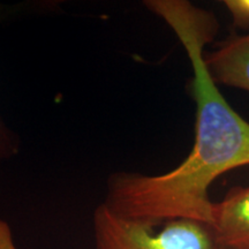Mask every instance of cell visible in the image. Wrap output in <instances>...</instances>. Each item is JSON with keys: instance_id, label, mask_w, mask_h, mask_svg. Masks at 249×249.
I'll list each match as a JSON object with an SVG mask.
<instances>
[{"instance_id": "obj_3", "label": "cell", "mask_w": 249, "mask_h": 249, "mask_svg": "<svg viewBox=\"0 0 249 249\" xmlns=\"http://www.w3.org/2000/svg\"><path fill=\"white\" fill-rule=\"evenodd\" d=\"M211 227L222 247L249 249V186L233 187L214 203Z\"/></svg>"}, {"instance_id": "obj_4", "label": "cell", "mask_w": 249, "mask_h": 249, "mask_svg": "<svg viewBox=\"0 0 249 249\" xmlns=\"http://www.w3.org/2000/svg\"><path fill=\"white\" fill-rule=\"evenodd\" d=\"M205 64L217 85L249 92V34L223 40L205 55Z\"/></svg>"}, {"instance_id": "obj_6", "label": "cell", "mask_w": 249, "mask_h": 249, "mask_svg": "<svg viewBox=\"0 0 249 249\" xmlns=\"http://www.w3.org/2000/svg\"><path fill=\"white\" fill-rule=\"evenodd\" d=\"M0 130H1V127H0ZM1 138H2V133L0 132V139ZM1 145H2V142H0V147H1Z\"/></svg>"}, {"instance_id": "obj_7", "label": "cell", "mask_w": 249, "mask_h": 249, "mask_svg": "<svg viewBox=\"0 0 249 249\" xmlns=\"http://www.w3.org/2000/svg\"><path fill=\"white\" fill-rule=\"evenodd\" d=\"M217 249H226V248H224V247H222V246L218 245V248H217Z\"/></svg>"}, {"instance_id": "obj_5", "label": "cell", "mask_w": 249, "mask_h": 249, "mask_svg": "<svg viewBox=\"0 0 249 249\" xmlns=\"http://www.w3.org/2000/svg\"><path fill=\"white\" fill-rule=\"evenodd\" d=\"M223 4L231 15L233 26L249 30V0H225Z\"/></svg>"}, {"instance_id": "obj_1", "label": "cell", "mask_w": 249, "mask_h": 249, "mask_svg": "<svg viewBox=\"0 0 249 249\" xmlns=\"http://www.w3.org/2000/svg\"><path fill=\"white\" fill-rule=\"evenodd\" d=\"M144 6L173 30L191 61L195 141L170 172L114 174L103 204L118 217L152 227L176 219L213 226L210 186L222 174L249 165V123L227 103L205 64L204 49L216 38L219 23L213 12L187 0H147Z\"/></svg>"}, {"instance_id": "obj_2", "label": "cell", "mask_w": 249, "mask_h": 249, "mask_svg": "<svg viewBox=\"0 0 249 249\" xmlns=\"http://www.w3.org/2000/svg\"><path fill=\"white\" fill-rule=\"evenodd\" d=\"M96 249H217L213 229L192 219L165 223L160 231L124 219L101 204L93 216Z\"/></svg>"}, {"instance_id": "obj_8", "label": "cell", "mask_w": 249, "mask_h": 249, "mask_svg": "<svg viewBox=\"0 0 249 249\" xmlns=\"http://www.w3.org/2000/svg\"><path fill=\"white\" fill-rule=\"evenodd\" d=\"M0 148H1V147H0Z\"/></svg>"}]
</instances>
